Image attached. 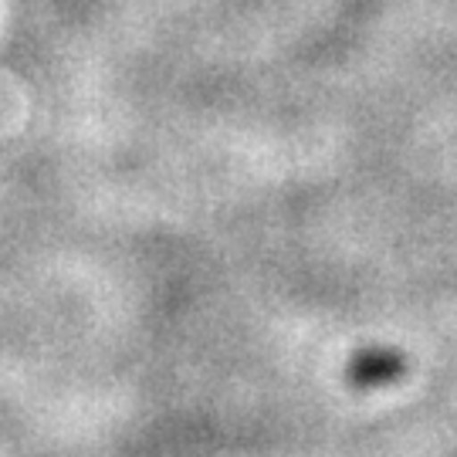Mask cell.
<instances>
[{
  "instance_id": "6da1fadb",
  "label": "cell",
  "mask_w": 457,
  "mask_h": 457,
  "mask_svg": "<svg viewBox=\"0 0 457 457\" xmlns=\"http://www.w3.org/2000/svg\"><path fill=\"white\" fill-rule=\"evenodd\" d=\"M403 373V360L396 353H386V349H370V353H360L353 366H349V379L356 386H383V383H393L396 376Z\"/></svg>"
}]
</instances>
